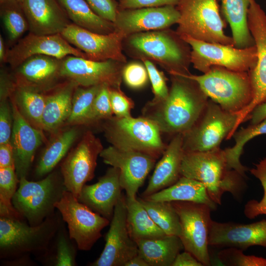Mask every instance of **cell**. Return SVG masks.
Returning a JSON list of instances; mask_svg holds the SVG:
<instances>
[{
  "label": "cell",
  "mask_w": 266,
  "mask_h": 266,
  "mask_svg": "<svg viewBox=\"0 0 266 266\" xmlns=\"http://www.w3.org/2000/svg\"><path fill=\"white\" fill-rule=\"evenodd\" d=\"M167 97L148 101L143 116L154 122L161 133L184 134L197 122L209 100L198 83L186 75L172 74Z\"/></svg>",
  "instance_id": "obj_1"
},
{
  "label": "cell",
  "mask_w": 266,
  "mask_h": 266,
  "mask_svg": "<svg viewBox=\"0 0 266 266\" xmlns=\"http://www.w3.org/2000/svg\"><path fill=\"white\" fill-rule=\"evenodd\" d=\"M180 174L203 183L217 205L221 204L224 193L230 192L239 200L246 187L245 178L228 167L225 150L220 147L207 151L184 152Z\"/></svg>",
  "instance_id": "obj_2"
},
{
  "label": "cell",
  "mask_w": 266,
  "mask_h": 266,
  "mask_svg": "<svg viewBox=\"0 0 266 266\" xmlns=\"http://www.w3.org/2000/svg\"><path fill=\"white\" fill-rule=\"evenodd\" d=\"M123 46L133 58L149 60L170 75L191 74V47L176 31L168 28L133 33L124 38Z\"/></svg>",
  "instance_id": "obj_3"
},
{
  "label": "cell",
  "mask_w": 266,
  "mask_h": 266,
  "mask_svg": "<svg viewBox=\"0 0 266 266\" xmlns=\"http://www.w3.org/2000/svg\"><path fill=\"white\" fill-rule=\"evenodd\" d=\"M63 220L58 210L37 226L25 220L0 217V258L1 260L33 254L36 258L47 250Z\"/></svg>",
  "instance_id": "obj_4"
},
{
  "label": "cell",
  "mask_w": 266,
  "mask_h": 266,
  "mask_svg": "<svg viewBox=\"0 0 266 266\" xmlns=\"http://www.w3.org/2000/svg\"><path fill=\"white\" fill-rule=\"evenodd\" d=\"M66 191L61 172L52 171L37 181L23 177L19 179L12 202L29 225L37 226L55 212V205Z\"/></svg>",
  "instance_id": "obj_5"
},
{
  "label": "cell",
  "mask_w": 266,
  "mask_h": 266,
  "mask_svg": "<svg viewBox=\"0 0 266 266\" xmlns=\"http://www.w3.org/2000/svg\"><path fill=\"white\" fill-rule=\"evenodd\" d=\"M195 80L209 99L228 112L238 113L249 104L252 89L248 72L213 66L201 75H186Z\"/></svg>",
  "instance_id": "obj_6"
},
{
  "label": "cell",
  "mask_w": 266,
  "mask_h": 266,
  "mask_svg": "<svg viewBox=\"0 0 266 266\" xmlns=\"http://www.w3.org/2000/svg\"><path fill=\"white\" fill-rule=\"evenodd\" d=\"M176 7L180 17L176 32L179 35L234 46L232 37L224 32L226 25L221 15L218 0H180Z\"/></svg>",
  "instance_id": "obj_7"
},
{
  "label": "cell",
  "mask_w": 266,
  "mask_h": 266,
  "mask_svg": "<svg viewBox=\"0 0 266 266\" xmlns=\"http://www.w3.org/2000/svg\"><path fill=\"white\" fill-rule=\"evenodd\" d=\"M103 130L112 146L143 152L156 159L163 155L167 146L163 142L157 125L143 116H112L105 120Z\"/></svg>",
  "instance_id": "obj_8"
},
{
  "label": "cell",
  "mask_w": 266,
  "mask_h": 266,
  "mask_svg": "<svg viewBox=\"0 0 266 266\" xmlns=\"http://www.w3.org/2000/svg\"><path fill=\"white\" fill-rule=\"evenodd\" d=\"M237 118V113L223 109L209 99L194 125L182 134L184 151H207L220 148L224 139L233 137Z\"/></svg>",
  "instance_id": "obj_9"
},
{
  "label": "cell",
  "mask_w": 266,
  "mask_h": 266,
  "mask_svg": "<svg viewBox=\"0 0 266 266\" xmlns=\"http://www.w3.org/2000/svg\"><path fill=\"white\" fill-rule=\"evenodd\" d=\"M180 36L191 47V63L193 67L202 73L213 66L248 72L256 64L257 53L255 45L238 48L233 45L199 40L186 35Z\"/></svg>",
  "instance_id": "obj_10"
},
{
  "label": "cell",
  "mask_w": 266,
  "mask_h": 266,
  "mask_svg": "<svg viewBox=\"0 0 266 266\" xmlns=\"http://www.w3.org/2000/svg\"><path fill=\"white\" fill-rule=\"evenodd\" d=\"M55 206L79 250H90L101 237L103 228L110 225V220L80 202L68 191L65 192Z\"/></svg>",
  "instance_id": "obj_11"
},
{
  "label": "cell",
  "mask_w": 266,
  "mask_h": 266,
  "mask_svg": "<svg viewBox=\"0 0 266 266\" xmlns=\"http://www.w3.org/2000/svg\"><path fill=\"white\" fill-rule=\"evenodd\" d=\"M171 203L179 218L181 233L179 237L183 248L203 266H210L208 247L212 209L204 203L182 201Z\"/></svg>",
  "instance_id": "obj_12"
},
{
  "label": "cell",
  "mask_w": 266,
  "mask_h": 266,
  "mask_svg": "<svg viewBox=\"0 0 266 266\" xmlns=\"http://www.w3.org/2000/svg\"><path fill=\"white\" fill-rule=\"evenodd\" d=\"M247 20L257 50V61L255 66L248 71L252 99L248 105L237 113L238 118L234 131L241 124L249 120L255 107L266 103V14L256 0H250Z\"/></svg>",
  "instance_id": "obj_13"
},
{
  "label": "cell",
  "mask_w": 266,
  "mask_h": 266,
  "mask_svg": "<svg viewBox=\"0 0 266 266\" xmlns=\"http://www.w3.org/2000/svg\"><path fill=\"white\" fill-rule=\"evenodd\" d=\"M103 149L100 139L88 131L62 163L60 171L66 189L77 199L84 185L94 178L98 157Z\"/></svg>",
  "instance_id": "obj_14"
},
{
  "label": "cell",
  "mask_w": 266,
  "mask_h": 266,
  "mask_svg": "<svg viewBox=\"0 0 266 266\" xmlns=\"http://www.w3.org/2000/svg\"><path fill=\"white\" fill-rule=\"evenodd\" d=\"M125 63L113 60L98 61L69 56L62 62L60 75L78 86L106 85L121 89Z\"/></svg>",
  "instance_id": "obj_15"
},
{
  "label": "cell",
  "mask_w": 266,
  "mask_h": 266,
  "mask_svg": "<svg viewBox=\"0 0 266 266\" xmlns=\"http://www.w3.org/2000/svg\"><path fill=\"white\" fill-rule=\"evenodd\" d=\"M104 240L105 245L99 257L88 266H124L138 255L137 244L130 236L127 228L126 197L123 195L115 207Z\"/></svg>",
  "instance_id": "obj_16"
},
{
  "label": "cell",
  "mask_w": 266,
  "mask_h": 266,
  "mask_svg": "<svg viewBox=\"0 0 266 266\" xmlns=\"http://www.w3.org/2000/svg\"><path fill=\"white\" fill-rule=\"evenodd\" d=\"M103 162L120 170V183L127 198H135L139 188L153 168L156 159L143 152L120 149L113 146L103 148L100 154Z\"/></svg>",
  "instance_id": "obj_17"
},
{
  "label": "cell",
  "mask_w": 266,
  "mask_h": 266,
  "mask_svg": "<svg viewBox=\"0 0 266 266\" xmlns=\"http://www.w3.org/2000/svg\"><path fill=\"white\" fill-rule=\"evenodd\" d=\"M61 34L71 45L83 52L87 59L98 61L113 60L127 63L123 46L126 37L118 32L100 34L69 24Z\"/></svg>",
  "instance_id": "obj_18"
},
{
  "label": "cell",
  "mask_w": 266,
  "mask_h": 266,
  "mask_svg": "<svg viewBox=\"0 0 266 266\" xmlns=\"http://www.w3.org/2000/svg\"><path fill=\"white\" fill-rule=\"evenodd\" d=\"M176 6L118 9L114 23L115 31L125 37L135 33L168 29L177 24Z\"/></svg>",
  "instance_id": "obj_19"
},
{
  "label": "cell",
  "mask_w": 266,
  "mask_h": 266,
  "mask_svg": "<svg viewBox=\"0 0 266 266\" xmlns=\"http://www.w3.org/2000/svg\"><path fill=\"white\" fill-rule=\"evenodd\" d=\"M36 55H46L59 59L70 55L86 59L83 52L72 46L60 33L39 35L31 33L9 50L4 59L15 67Z\"/></svg>",
  "instance_id": "obj_20"
},
{
  "label": "cell",
  "mask_w": 266,
  "mask_h": 266,
  "mask_svg": "<svg viewBox=\"0 0 266 266\" xmlns=\"http://www.w3.org/2000/svg\"><path fill=\"white\" fill-rule=\"evenodd\" d=\"M11 108L13 126L10 139L17 175L20 179L27 177L37 149L43 143L42 130L31 124L18 109L13 99Z\"/></svg>",
  "instance_id": "obj_21"
},
{
  "label": "cell",
  "mask_w": 266,
  "mask_h": 266,
  "mask_svg": "<svg viewBox=\"0 0 266 266\" xmlns=\"http://www.w3.org/2000/svg\"><path fill=\"white\" fill-rule=\"evenodd\" d=\"M208 245L235 247L243 251L252 246L266 248V220L247 224L231 222L220 223L212 220Z\"/></svg>",
  "instance_id": "obj_22"
},
{
  "label": "cell",
  "mask_w": 266,
  "mask_h": 266,
  "mask_svg": "<svg viewBox=\"0 0 266 266\" xmlns=\"http://www.w3.org/2000/svg\"><path fill=\"white\" fill-rule=\"evenodd\" d=\"M119 177L118 168H109L97 182L84 185L78 200L111 221L115 207L122 195Z\"/></svg>",
  "instance_id": "obj_23"
},
{
  "label": "cell",
  "mask_w": 266,
  "mask_h": 266,
  "mask_svg": "<svg viewBox=\"0 0 266 266\" xmlns=\"http://www.w3.org/2000/svg\"><path fill=\"white\" fill-rule=\"evenodd\" d=\"M22 3L31 33L61 34L69 24L66 14L57 0H24Z\"/></svg>",
  "instance_id": "obj_24"
},
{
  "label": "cell",
  "mask_w": 266,
  "mask_h": 266,
  "mask_svg": "<svg viewBox=\"0 0 266 266\" xmlns=\"http://www.w3.org/2000/svg\"><path fill=\"white\" fill-rule=\"evenodd\" d=\"M184 151L182 134H177L166 146L157 163L148 185L142 193L143 198L148 197L175 183L180 177Z\"/></svg>",
  "instance_id": "obj_25"
},
{
  "label": "cell",
  "mask_w": 266,
  "mask_h": 266,
  "mask_svg": "<svg viewBox=\"0 0 266 266\" xmlns=\"http://www.w3.org/2000/svg\"><path fill=\"white\" fill-rule=\"evenodd\" d=\"M59 59L46 55H36L26 60L20 65L19 86L39 88L50 85L59 76L62 62Z\"/></svg>",
  "instance_id": "obj_26"
},
{
  "label": "cell",
  "mask_w": 266,
  "mask_h": 266,
  "mask_svg": "<svg viewBox=\"0 0 266 266\" xmlns=\"http://www.w3.org/2000/svg\"><path fill=\"white\" fill-rule=\"evenodd\" d=\"M78 135L79 131L74 126L54 133L35 166L34 175L37 180L53 171L66 155Z\"/></svg>",
  "instance_id": "obj_27"
},
{
  "label": "cell",
  "mask_w": 266,
  "mask_h": 266,
  "mask_svg": "<svg viewBox=\"0 0 266 266\" xmlns=\"http://www.w3.org/2000/svg\"><path fill=\"white\" fill-rule=\"evenodd\" d=\"M143 198L158 201H182L204 203L212 210H216L217 206L210 198L203 183L184 176H181L172 185Z\"/></svg>",
  "instance_id": "obj_28"
},
{
  "label": "cell",
  "mask_w": 266,
  "mask_h": 266,
  "mask_svg": "<svg viewBox=\"0 0 266 266\" xmlns=\"http://www.w3.org/2000/svg\"><path fill=\"white\" fill-rule=\"evenodd\" d=\"M76 86L71 81L53 94L46 96L41 120L42 130L54 133L66 124L71 112L72 97Z\"/></svg>",
  "instance_id": "obj_29"
},
{
  "label": "cell",
  "mask_w": 266,
  "mask_h": 266,
  "mask_svg": "<svg viewBox=\"0 0 266 266\" xmlns=\"http://www.w3.org/2000/svg\"><path fill=\"white\" fill-rule=\"evenodd\" d=\"M138 254L149 266H171L178 253L183 248L178 236L140 239L136 240Z\"/></svg>",
  "instance_id": "obj_30"
},
{
  "label": "cell",
  "mask_w": 266,
  "mask_h": 266,
  "mask_svg": "<svg viewBox=\"0 0 266 266\" xmlns=\"http://www.w3.org/2000/svg\"><path fill=\"white\" fill-rule=\"evenodd\" d=\"M219 0L223 15L231 27L234 46L244 48L255 45L247 20L250 0Z\"/></svg>",
  "instance_id": "obj_31"
},
{
  "label": "cell",
  "mask_w": 266,
  "mask_h": 266,
  "mask_svg": "<svg viewBox=\"0 0 266 266\" xmlns=\"http://www.w3.org/2000/svg\"><path fill=\"white\" fill-rule=\"evenodd\" d=\"M63 221L46 252L36 258L44 266H75L76 242L71 239Z\"/></svg>",
  "instance_id": "obj_32"
},
{
  "label": "cell",
  "mask_w": 266,
  "mask_h": 266,
  "mask_svg": "<svg viewBox=\"0 0 266 266\" xmlns=\"http://www.w3.org/2000/svg\"><path fill=\"white\" fill-rule=\"evenodd\" d=\"M57 1L77 26L100 34H108L115 31L114 23L96 14L85 0Z\"/></svg>",
  "instance_id": "obj_33"
},
{
  "label": "cell",
  "mask_w": 266,
  "mask_h": 266,
  "mask_svg": "<svg viewBox=\"0 0 266 266\" xmlns=\"http://www.w3.org/2000/svg\"><path fill=\"white\" fill-rule=\"evenodd\" d=\"M126 204L127 228L133 240L136 241L166 235L152 220L137 198L126 197Z\"/></svg>",
  "instance_id": "obj_34"
},
{
  "label": "cell",
  "mask_w": 266,
  "mask_h": 266,
  "mask_svg": "<svg viewBox=\"0 0 266 266\" xmlns=\"http://www.w3.org/2000/svg\"><path fill=\"white\" fill-rule=\"evenodd\" d=\"M13 100L25 119L34 127L42 130L41 120L46 96L35 89L19 86Z\"/></svg>",
  "instance_id": "obj_35"
},
{
  "label": "cell",
  "mask_w": 266,
  "mask_h": 266,
  "mask_svg": "<svg viewBox=\"0 0 266 266\" xmlns=\"http://www.w3.org/2000/svg\"><path fill=\"white\" fill-rule=\"evenodd\" d=\"M154 223L166 235L178 236L181 226L178 214L171 202L150 200L137 198Z\"/></svg>",
  "instance_id": "obj_36"
},
{
  "label": "cell",
  "mask_w": 266,
  "mask_h": 266,
  "mask_svg": "<svg viewBox=\"0 0 266 266\" xmlns=\"http://www.w3.org/2000/svg\"><path fill=\"white\" fill-rule=\"evenodd\" d=\"M264 134H266V118L258 124L250 125L236 131L233 135L235 141L234 145L224 149L229 169L235 170L246 178L245 172L248 168L240 161L244 146L254 137Z\"/></svg>",
  "instance_id": "obj_37"
},
{
  "label": "cell",
  "mask_w": 266,
  "mask_h": 266,
  "mask_svg": "<svg viewBox=\"0 0 266 266\" xmlns=\"http://www.w3.org/2000/svg\"><path fill=\"white\" fill-rule=\"evenodd\" d=\"M101 86L75 88L72 97L71 112L66 125L75 126L91 124L93 101Z\"/></svg>",
  "instance_id": "obj_38"
},
{
  "label": "cell",
  "mask_w": 266,
  "mask_h": 266,
  "mask_svg": "<svg viewBox=\"0 0 266 266\" xmlns=\"http://www.w3.org/2000/svg\"><path fill=\"white\" fill-rule=\"evenodd\" d=\"M19 183L15 167L0 168V217L24 219L12 202Z\"/></svg>",
  "instance_id": "obj_39"
},
{
  "label": "cell",
  "mask_w": 266,
  "mask_h": 266,
  "mask_svg": "<svg viewBox=\"0 0 266 266\" xmlns=\"http://www.w3.org/2000/svg\"><path fill=\"white\" fill-rule=\"evenodd\" d=\"M251 173L258 178L263 188L264 196L260 201L252 200L245 205L244 214L249 219H254L260 215H266V158L250 170Z\"/></svg>",
  "instance_id": "obj_40"
},
{
  "label": "cell",
  "mask_w": 266,
  "mask_h": 266,
  "mask_svg": "<svg viewBox=\"0 0 266 266\" xmlns=\"http://www.w3.org/2000/svg\"><path fill=\"white\" fill-rule=\"evenodd\" d=\"M243 250L235 247H227L217 254L219 262L229 266H266V259L246 255Z\"/></svg>",
  "instance_id": "obj_41"
},
{
  "label": "cell",
  "mask_w": 266,
  "mask_h": 266,
  "mask_svg": "<svg viewBox=\"0 0 266 266\" xmlns=\"http://www.w3.org/2000/svg\"><path fill=\"white\" fill-rule=\"evenodd\" d=\"M122 79L128 87L135 90L144 87L149 80L146 67L141 61L126 63L122 70Z\"/></svg>",
  "instance_id": "obj_42"
},
{
  "label": "cell",
  "mask_w": 266,
  "mask_h": 266,
  "mask_svg": "<svg viewBox=\"0 0 266 266\" xmlns=\"http://www.w3.org/2000/svg\"><path fill=\"white\" fill-rule=\"evenodd\" d=\"M139 61L143 63L148 71L154 95L152 100L157 102L164 100L168 96L169 89L164 73L159 70L154 63L150 60L143 59Z\"/></svg>",
  "instance_id": "obj_43"
},
{
  "label": "cell",
  "mask_w": 266,
  "mask_h": 266,
  "mask_svg": "<svg viewBox=\"0 0 266 266\" xmlns=\"http://www.w3.org/2000/svg\"><path fill=\"white\" fill-rule=\"evenodd\" d=\"M109 88L106 85H103L96 96L93 101L91 117V124L105 120L112 117L110 99Z\"/></svg>",
  "instance_id": "obj_44"
},
{
  "label": "cell",
  "mask_w": 266,
  "mask_h": 266,
  "mask_svg": "<svg viewBox=\"0 0 266 266\" xmlns=\"http://www.w3.org/2000/svg\"><path fill=\"white\" fill-rule=\"evenodd\" d=\"M109 99L113 113L117 117L132 116L131 111L134 104L121 89L109 88Z\"/></svg>",
  "instance_id": "obj_45"
},
{
  "label": "cell",
  "mask_w": 266,
  "mask_h": 266,
  "mask_svg": "<svg viewBox=\"0 0 266 266\" xmlns=\"http://www.w3.org/2000/svg\"><path fill=\"white\" fill-rule=\"evenodd\" d=\"M3 21L9 38L11 40L17 39L29 27L28 22L23 16L14 10L5 11L3 16Z\"/></svg>",
  "instance_id": "obj_46"
},
{
  "label": "cell",
  "mask_w": 266,
  "mask_h": 266,
  "mask_svg": "<svg viewBox=\"0 0 266 266\" xmlns=\"http://www.w3.org/2000/svg\"><path fill=\"white\" fill-rule=\"evenodd\" d=\"M13 126L12 108L6 101L2 99L0 104V144L10 142Z\"/></svg>",
  "instance_id": "obj_47"
},
{
  "label": "cell",
  "mask_w": 266,
  "mask_h": 266,
  "mask_svg": "<svg viewBox=\"0 0 266 266\" xmlns=\"http://www.w3.org/2000/svg\"><path fill=\"white\" fill-rule=\"evenodd\" d=\"M92 10L102 18L115 22L118 5L113 0H85Z\"/></svg>",
  "instance_id": "obj_48"
},
{
  "label": "cell",
  "mask_w": 266,
  "mask_h": 266,
  "mask_svg": "<svg viewBox=\"0 0 266 266\" xmlns=\"http://www.w3.org/2000/svg\"><path fill=\"white\" fill-rule=\"evenodd\" d=\"M180 0H120L118 9L176 6Z\"/></svg>",
  "instance_id": "obj_49"
},
{
  "label": "cell",
  "mask_w": 266,
  "mask_h": 266,
  "mask_svg": "<svg viewBox=\"0 0 266 266\" xmlns=\"http://www.w3.org/2000/svg\"><path fill=\"white\" fill-rule=\"evenodd\" d=\"M15 167L13 148L11 142L0 144V168Z\"/></svg>",
  "instance_id": "obj_50"
},
{
  "label": "cell",
  "mask_w": 266,
  "mask_h": 266,
  "mask_svg": "<svg viewBox=\"0 0 266 266\" xmlns=\"http://www.w3.org/2000/svg\"><path fill=\"white\" fill-rule=\"evenodd\" d=\"M191 253L185 251L179 253L175 258L171 266H203Z\"/></svg>",
  "instance_id": "obj_51"
},
{
  "label": "cell",
  "mask_w": 266,
  "mask_h": 266,
  "mask_svg": "<svg viewBox=\"0 0 266 266\" xmlns=\"http://www.w3.org/2000/svg\"><path fill=\"white\" fill-rule=\"evenodd\" d=\"M2 264L10 266H35V263L32 260L30 255L17 257L10 259L2 260Z\"/></svg>",
  "instance_id": "obj_52"
},
{
  "label": "cell",
  "mask_w": 266,
  "mask_h": 266,
  "mask_svg": "<svg viewBox=\"0 0 266 266\" xmlns=\"http://www.w3.org/2000/svg\"><path fill=\"white\" fill-rule=\"evenodd\" d=\"M266 118V103H262L255 107L251 112L249 120L251 125L259 123Z\"/></svg>",
  "instance_id": "obj_53"
},
{
  "label": "cell",
  "mask_w": 266,
  "mask_h": 266,
  "mask_svg": "<svg viewBox=\"0 0 266 266\" xmlns=\"http://www.w3.org/2000/svg\"><path fill=\"white\" fill-rule=\"evenodd\" d=\"M124 266H149L146 261L138 254L128 261Z\"/></svg>",
  "instance_id": "obj_54"
},
{
  "label": "cell",
  "mask_w": 266,
  "mask_h": 266,
  "mask_svg": "<svg viewBox=\"0 0 266 266\" xmlns=\"http://www.w3.org/2000/svg\"><path fill=\"white\" fill-rule=\"evenodd\" d=\"M5 58L3 41L2 36H0V59L3 60Z\"/></svg>",
  "instance_id": "obj_55"
},
{
  "label": "cell",
  "mask_w": 266,
  "mask_h": 266,
  "mask_svg": "<svg viewBox=\"0 0 266 266\" xmlns=\"http://www.w3.org/2000/svg\"><path fill=\"white\" fill-rule=\"evenodd\" d=\"M17 0L22 3L24 0Z\"/></svg>",
  "instance_id": "obj_56"
},
{
  "label": "cell",
  "mask_w": 266,
  "mask_h": 266,
  "mask_svg": "<svg viewBox=\"0 0 266 266\" xmlns=\"http://www.w3.org/2000/svg\"></svg>",
  "instance_id": "obj_57"
}]
</instances>
